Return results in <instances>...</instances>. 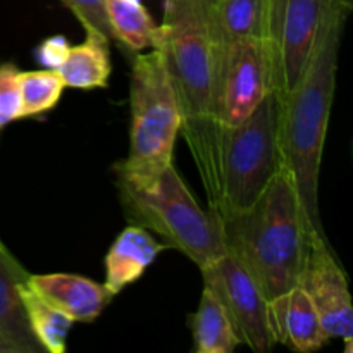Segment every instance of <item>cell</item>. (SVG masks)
<instances>
[{"mask_svg": "<svg viewBox=\"0 0 353 353\" xmlns=\"http://www.w3.org/2000/svg\"><path fill=\"white\" fill-rule=\"evenodd\" d=\"M155 47L161 50L181 112V131L209 209L219 207V161L224 128L216 119L219 47L207 16V0H164Z\"/></svg>", "mask_w": 353, "mask_h": 353, "instance_id": "6da1fadb", "label": "cell"}, {"mask_svg": "<svg viewBox=\"0 0 353 353\" xmlns=\"http://www.w3.org/2000/svg\"><path fill=\"white\" fill-rule=\"evenodd\" d=\"M350 10L352 0H340L330 10L300 81L281 99L274 97L281 165L295 185L309 226L324 236L326 231L319 212V174L336 90L341 33Z\"/></svg>", "mask_w": 353, "mask_h": 353, "instance_id": "7a4b0ae2", "label": "cell"}, {"mask_svg": "<svg viewBox=\"0 0 353 353\" xmlns=\"http://www.w3.org/2000/svg\"><path fill=\"white\" fill-rule=\"evenodd\" d=\"M223 228L228 252L254 276L268 302L296 286L312 228L283 165L257 202L223 219Z\"/></svg>", "mask_w": 353, "mask_h": 353, "instance_id": "3957f363", "label": "cell"}, {"mask_svg": "<svg viewBox=\"0 0 353 353\" xmlns=\"http://www.w3.org/2000/svg\"><path fill=\"white\" fill-rule=\"evenodd\" d=\"M117 186L128 223L161 234L165 247L185 254L200 269L228 252L223 219L200 207L174 164L143 183L117 179Z\"/></svg>", "mask_w": 353, "mask_h": 353, "instance_id": "277c9868", "label": "cell"}, {"mask_svg": "<svg viewBox=\"0 0 353 353\" xmlns=\"http://www.w3.org/2000/svg\"><path fill=\"white\" fill-rule=\"evenodd\" d=\"M130 150L116 165L117 179L143 183L172 164L181 112L157 47L134 55L130 85Z\"/></svg>", "mask_w": 353, "mask_h": 353, "instance_id": "5b68a950", "label": "cell"}, {"mask_svg": "<svg viewBox=\"0 0 353 353\" xmlns=\"http://www.w3.org/2000/svg\"><path fill=\"white\" fill-rule=\"evenodd\" d=\"M279 168L278 105L272 93L243 123L223 130L217 216L226 219L254 205Z\"/></svg>", "mask_w": 353, "mask_h": 353, "instance_id": "8992f818", "label": "cell"}, {"mask_svg": "<svg viewBox=\"0 0 353 353\" xmlns=\"http://www.w3.org/2000/svg\"><path fill=\"white\" fill-rule=\"evenodd\" d=\"M274 93L272 57L268 40L241 38L219 47L216 76V119L236 126Z\"/></svg>", "mask_w": 353, "mask_h": 353, "instance_id": "52a82bcc", "label": "cell"}, {"mask_svg": "<svg viewBox=\"0 0 353 353\" xmlns=\"http://www.w3.org/2000/svg\"><path fill=\"white\" fill-rule=\"evenodd\" d=\"M340 0H271L268 40L274 97L292 92L302 78L324 19Z\"/></svg>", "mask_w": 353, "mask_h": 353, "instance_id": "ba28073f", "label": "cell"}, {"mask_svg": "<svg viewBox=\"0 0 353 353\" xmlns=\"http://www.w3.org/2000/svg\"><path fill=\"white\" fill-rule=\"evenodd\" d=\"M200 271L203 288L210 290L226 310L240 343L259 353L272 350L269 302L247 268L226 252Z\"/></svg>", "mask_w": 353, "mask_h": 353, "instance_id": "9c48e42d", "label": "cell"}, {"mask_svg": "<svg viewBox=\"0 0 353 353\" xmlns=\"http://www.w3.org/2000/svg\"><path fill=\"white\" fill-rule=\"evenodd\" d=\"M296 285L312 300L330 338H341L347 343V352H352L353 307L348 279L323 234L314 231L309 234Z\"/></svg>", "mask_w": 353, "mask_h": 353, "instance_id": "30bf717a", "label": "cell"}, {"mask_svg": "<svg viewBox=\"0 0 353 353\" xmlns=\"http://www.w3.org/2000/svg\"><path fill=\"white\" fill-rule=\"evenodd\" d=\"M30 272L0 240V353H47L28 321L23 288Z\"/></svg>", "mask_w": 353, "mask_h": 353, "instance_id": "8fae6325", "label": "cell"}, {"mask_svg": "<svg viewBox=\"0 0 353 353\" xmlns=\"http://www.w3.org/2000/svg\"><path fill=\"white\" fill-rule=\"evenodd\" d=\"M269 327L274 345H285L300 353L321 350L331 340L312 300L299 285L269 300Z\"/></svg>", "mask_w": 353, "mask_h": 353, "instance_id": "7c38bea8", "label": "cell"}, {"mask_svg": "<svg viewBox=\"0 0 353 353\" xmlns=\"http://www.w3.org/2000/svg\"><path fill=\"white\" fill-rule=\"evenodd\" d=\"M28 285L50 305L71 317L74 323H92L103 312L112 293L105 285L78 274H30Z\"/></svg>", "mask_w": 353, "mask_h": 353, "instance_id": "4fadbf2b", "label": "cell"}, {"mask_svg": "<svg viewBox=\"0 0 353 353\" xmlns=\"http://www.w3.org/2000/svg\"><path fill=\"white\" fill-rule=\"evenodd\" d=\"M165 248V243H159L148 230L130 224L117 234L105 255V288L116 296L137 281Z\"/></svg>", "mask_w": 353, "mask_h": 353, "instance_id": "5bb4252c", "label": "cell"}, {"mask_svg": "<svg viewBox=\"0 0 353 353\" xmlns=\"http://www.w3.org/2000/svg\"><path fill=\"white\" fill-rule=\"evenodd\" d=\"M271 0H207V16L217 43L268 37Z\"/></svg>", "mask_w": 353, "mask_h": 353, "instance_id": "9a60e30c", "label": "cell"}, {"mask_svg": "<svg viewBox=\"0 0 353 353\" xmlns=\"http://www.w3.org/2000/svg\"><path fill=\"white\" fill-rule=\"evenodd\" d=\"M110 71L109 40L95 31H86L85 41L69 48L68 57L57 69L64 86L78 90L105 88Z\"/></svg>", "mask_w": 353, "mask_h": 353, "instance_id": "2e32d148", "label": "cell"}, {"mask_svg": "<svg viewBox=\"0 0 353 353\" xmlns=\"http://www.w3.org/2000/svg\"><path fill=\"white\" fill-rule=\"evenodd\" d=\"M103 10L114 40L128 50L138 54L157 45L159 24L141 0H103Z\"/></svg>", "mask_w": 353, "mask_h": 353, "instance_id": "e0dca14e", "label": "cell"}, {"mask_svg": "<svg viewBox=\"0 0 353 353\" xmlns=\"http://www.w3.org/2000/svg\"><path fill=\"white\" fill-rule=\"evenodd\" d=\"M190 324L196 353H231L241 345L226 310L210 290L203 288Z\"/></svg>", "mask_w": 353, "mask_h": 353, "instance_id": "ac0fdd59", "label": "cell"}, {"mask_svg": "<svg viewBox=\"0 0 353 353\" xmlns=\"http://www.w3.org/2000/svg\"><path fill=\"white\" fill-rule=\"evenodd\" d=\"M23 299L30 327L43 350L48 353H64L68 334L74 321L37 295L28 283L23 288Z\"/></svg>", "mask_w": 353, "mask_h": 353, "instance_id": "d6986e66", "label": "cell"}, {"mask_svg": "<svg viewBox=\"0 0 353 353\" xmlns=\"http://www.w3.org/2000/svg\"><path fill=\"white\" fill-rule=\"evenodd\" d=\"M21 109L19 119L40 116L54 109L64 92V83L54 69L19 72Z\"/></svg>", "mask_w": 353, "mask_h": 353, "instance_id": "ffe728a7", "label": "cell"}, {"mask_svg": "<svg viewBox=\"0 0 353 353\" xmlns=\"http://www.w3.org/2000/svg\"><path fill=\"white\" fill-rule=\"evenodd\" d=\"M19 69L12 62L0 64V130L19 119L21 88Z\"/></svg>", "mask_w": 353, "mask_h": 353, "instance_id": "44dd1931", "label": "cell"}, {"mask_svg": "<svg viewBox=\"0 0 353 353\" xmlns=\"http://www.w3.org/2000/svg\"><path fill=\"white\" fill-rule=\"evenodd\" d=\"M61 2L74 14L85 31H95L109 41L114 40L112 30L103 10V0H61Z\"/></svg>", "mask_w": 353, "mask_h": 353, "instance_id": "7402d4cb", "label": "cell"}, {"mask_svg": "<svg viewBox=\"0 0 353 353\" xmlns=\"http://www.w3.org/2000/svg\"><path fill=\"white\" fill-rule=\"evenodd\" d=\"M69 41L64 37L57 34V37H48L41 41L34 50V57H37L38 64L43 65L45 69H54L57 71L65 61L69 54Z\"/></svg>", "mask_w": 353, "mask_h": 353, "instance_id": "603a6c76", "label": "cell"}]
</instances>
